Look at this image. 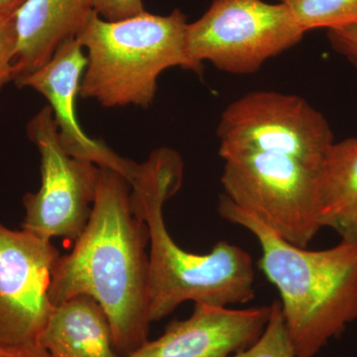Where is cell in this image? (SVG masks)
<instances>
[{
    "label": "cell",
    "mask_w": 357,
    "mask_h": 357,
    "mask_svg": "<svg viewBox=\"0 0 357 357\" xmlns=\"http://www.w3.org/2000/svg\"><path fill=\"white\" fill-rule=\"evenodd\" d=\"M128 178L100 168L91 218L70 253L61 255L49 298L54 307L76 296L107 314L115 351L128 357L148 342L149 232L132 208Z\"/></svg>",
    "instance_id": "1"
},
{
    "label": "cell",
    "mask_w": 357,
    "mask_h": 357,
    "mask_svg": "<svg viewBox=\"0 0 357 357\" xmlns=\"http://www.w3.org/2000/svg\"><path fill=\"white\" fill-rule=\"evenodd\" d=\"M184 177L182 157L159 148L138 164L131 181L134 213L149 232V316L152 323L166 318L192 301L215 307L246 304L255 296L252 258L239 246L220 241L208 253L188 252L167 229L163 206L180 190Z\"/></svg>",
    "instance_id": "2"
},
{
    "label": "cell",
    "mask_w": 357,
    "mask_h": 357,
    "mask_svg": "<svg viewBox=\"0 0 357 357\" xmlns=\"http://www.w3.org/2000/svg\"><path fill=\"white\" fill-rule=\"evenodd\" d=\"M223 220L259 243L258 267L280 295L282 314L298 357H314L357 321V244L309 250L284 241L252 213L220 196Z\"/></svg>",
    "instance_id": "3"
},
{
    "label": "cell",
    "mask_w": 357,
    "mask_h": 357,
    "mask_svg": "<svg viewBox=\"0 0 357 357\" xmlns=\"http://www.w3.org/2000/svg\"><path fill=\"white\" fill-rule=\"evenodd\" d=\"M187 16L146 11L119 21L91 18L77 40L86 50L79 96L105 107L147 109L153 102L160 75L170 68L201 76L204 67L190 58L185 45Z\"/></svg>",
    "instance_id": "4"
},
{
    "label": "cell",
    "mask_w": 357,
    "mask_h": 357,
    "mask_svg": "<svg viewBox=\"0 0 357 357\" xmlns=\"http://www.w3.org/2000/svg\"><path fill=\"white\" fill-rule=\"evenodd\" d=\"M225 196L287 243L307 248L323 229L319 170L284 155L238 152L222 157Z\"/></svg>",
    "instance_id": "5"
},
{
    "label": "cell",
    "mask_w": 357,
    "mask_h": 357,
    "mask_svg": "<svg viewBox=\"0 0 357 357\" xmlns=\"http://www.w3.org/2000/svg\"><path fill=\"white\" fill-rule=\"evenodd\" d=\"M306 32L284 4L263 0H213L199 20L188 23L185 45L196 64L249 75L293 48Z\"/></svg>",
    "instance_id": "6"
},
{
    "label": "cell",
    "mask_w": 357,
    "mask_h": 357,
    "mask_svg": "<svg viewBox=\"0 0 357 357\" xmlns=\"http://www.w3.org/2000/svg\"><path fill=\"white\" fill-rule=\"evenodd\" d=\"M220 156L238 152L284 155L319 170L335 142L330 123L305 98L257 91L230 102L218 122Z\"/></svg>",
    "instance_id": "7"
},
{
    "label": "cell",
    "mask_w": 357,
    "mask_h": 357,
    "mask_svg": "<svg viewBox=\"0 0 357 357\" xmlns=\"http://www.w3.org/2000/svg\"><path fill=\"white\" fill-rule=\"evenodd\" d=\"M26 131L40 154L41 185L23 197L21 229L49 241H76L91 218L100 168L67 153L49 105L30 119Z\"/></svg>",
    "instance_id": "8"
},
{
    "label": "cell",
    "mask_w": 357,
    "mask_h": 357,
    "mask_svg": "<svg viewBox=\"0 0 357 357\" xmlns=\"http://www.w3.org/2000/svg\"><path fill=\"white\" fill-rule=\"evenodd\" d=\"M60 256L49 239L0 222V342L38 340L55 307L49 290Z\"/></svg>",
    "instance_id": "9"
},
{
    "label": "cell",
    "mask_w": 357,
    "mask_h": 357,
    "mask_svg": "<svg viewBox=\"0 0 357 357\" xmlns=\"http://www.w3.org/2000/svg\"><path fill=\"white\" fill-rule=\"evenodd\" d=\"M86 56L77 39L63 44L49 62L15 82L18 88H30L46 98L57 124L61 142L75 158L86 160L100 168L121 174L130 183L138 164L112 151L102 141L86 135L77 121L76 98L86 67Z\"/></svg>",
    "instance_id": "10"
},
{
    "label": "cell",
    "mask_w": 357,
    "mask_h": 357,
    "mask_svg": "<svg viewBox=\"0 0 357 357\" xmlns=\"http://www.w3.org/2000/svg\"><path fill=\"white\" fill-rule=\"evenodd\" d=\"M270 312L271 305L236 310L197 303L189 318L171 321L128 357H231L259 337Z\"/></svg>",
    "instance_id": "11"
},
{
    "label": "cell",
    "mask_w": 357,
    "mask_h": 357,
    "mask_svg": "<svg viewBox=\"0 0 357 357\" xmlns=\"http://www.w3.org/2000/svg\"><path fill=\"white\" fill-rule=\"evenodd\" d=\"M93 13L91 0H26L16 13L14 83L49 62L66 42L76 39Z\"/></svg>",
    "instance_id": "12"
},
{
    "label": "cell",
    "mask_w": 357,
    "mask_h": 357,
    "mask_svg": "<svg viewBox=\"0 0 357 357\" xmlns=\"http://www.w3.org/2000/svg\"><path fill=\"white\" fill-rule=\"evenodd\" d=\"M38 342L50 357H121L115 351L107 314L86 295L54 307Z\"/></svg>",
    "instance_id": "13"
},
{
    "label": "cell",
    "mask_w": 357,
    "mask_h": 357,
    "mask_svg": "<svg viewBox=\"0 0 357 357\" xmlns=\"http://www.w3.org/2000/svg\"><path fill=\"white\" fill-rule=\"evenodd\" d=\"M321 227L357 244V137L333 142L319 170Z\"/></svg>",
    "instance_id": "14"
},
{
    "label": "cell",
    "mask_w": 357,
    "mask_h": 357,
    "mask_svg": "<svg viewBox=\"0 0 357 357\" xmlns=\"http://www.w3.org/2000/svg\"><path fill=\"white\" fill-rule=\"evenodd\" d=\"M287 6L305 32L357 23V0H278Z\"/></svg>",
    "instance_id": "15"
},
{
    "label": "cell",
    "mask_w": 357,
    "mask_h": 357,
    "mask_svg": "<svg viewBox=\"0 0 357 357\" xmlns=\"http://www.w3.org/2000/svg\"><path fill=\"white\" fill-rule=\"evenodd\" d=\"M231 357H298L289 335L280 302L275 301L266 326L248 349Z\"/></svg>",
    "instance_id": "16"
},
{
    "label": "cell",
    "mask_w": 357,
    "mask_h": 357,
    "mask_svg": "<svg viewBox=\"0 0 357 357\" xmlns=\"http://www.w3.org/2000/svg\"><path fill=\"white\" fill-rule=\"evenodd\" d=\"M17 46L16 13H0V91L15 77Z\"/></svg>",
    "instance_id": "17"
},
{
    "label": "cell",
    "mask_w": 357,
    "mask_h": 357,
    "mask_svg": "<svg viewBox=\"0 0 357 357\" xmlns=\"http://www.w3.org/2000/svg\"><path fill=\"white\" fill-rule=\"evenodd\" d=\"M93 10L102 20L119 21L144 13L142 0H91Z\"/></svg>",
    "instance_id": "18"
},
{
    "label": "cell",
    "mask_w": 357,
    "mask_h": 357,
    "mask_svg": "<svg viewBox=\"0 0 357 357\" xmlns=\"http://www.w3.org/2000/svg\"><path fill=\"white\" fill-rule=\"evenodd\" d=\"M326 37L333 50L357 69V23L326 30Z\"/></svg>",
    "instance_id": "19"
},
{
    "label": "cell",
    "mask_w": 357,
    "mask_h": 357,
    "mask_svg": "<svg viewBox=\"0 0 357 357\" xmlns=\"http://www.w3.org/2000/svg\"><path fill=\"white\" fill-rule=\"evenodd\" d=\"M0 357H50L48 351L37 342L6 344L0 342Z\"/></svg>",
    "instance_id": "20"
},
{
    "label": "cell",
    "mask_w": 357,
    "mask_h": 357,
    "mask_svg": "<svg viewBox=\"0 0 357 357\" xmlns=\"http://www.w3.org/2000/svg\"><path fill=\"white\" fill-rule=\"evenodd\" d=\"M26 0H0V13H16Z\"/></svg>",
    "instance_id": "21"
}]
</instances>
